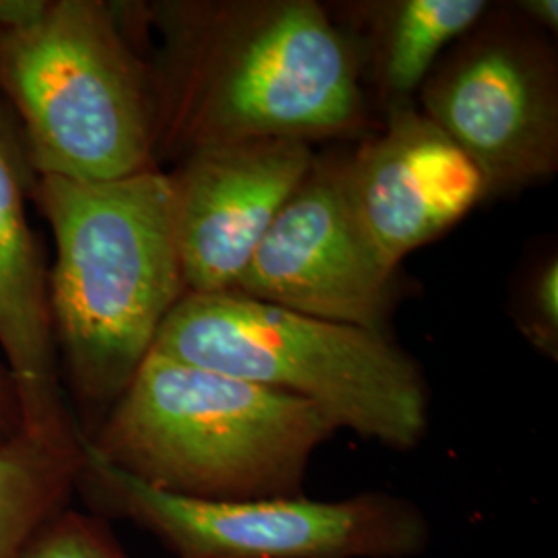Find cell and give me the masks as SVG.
Wrapping results in <instances>:
<instances>
[{"label":"cell","instance_id":"8fae6325","mask_svg":"<svg viewBox=\"0 0 558 558\" xmlns=\"http://www.w3.org/2000/svg\"><path fill=\"white\" fill-rule=\"evenodd\" d=\"M34 182L20 126L0 100V348L17 385L23 430L44 439H80L60 379L48 265L27 214Z\"/></svg>","mask_w":558,"mask_h":558},{"label":"cell","instance_id":"7a4b0ae2","mask_svg":"<svg viewBox=\"0 0 558 558\" xmlns=\"http://www.w3.org/2000/svg\"><path fill=\"white\" fill-rule=\"evenodd\" d=\"M32 203L54 236L48 308L87 439L149 356L184 292L168 172L110 182L41 177Z\"/></svg>","mask_w":558,"mask_h":558},{"label":"cell","instance_id":"ba28073f","mask_svg":"<svg viewBox=\"0 0 558 558\" xmlns=\"http://www.w3.org/2000/svg\"><path fill=\"white\" fill-rule=\"evenodd\" d=\"M393 281L350 214L338 158H315L232 292L387 333Z\"/></svg>","mask_w":558,"mask_h":558},{"label":"cell","instance_id":"52a82bcc","mask_svg":"<svg viewBox=\"0 0 558 558\" xmlns=\"http://www.w3.org/2000/svg\"><path fill=\"white\" fill-rule=\"evenodd\" d=\"M433 120L500 197L558 172V54L548 34L490 9L435 64L418 92Z\"/></svg>","mask_w":558,"mask_h":558},{"label":"cell","instance_id":"2e32d148","mask_svg":"<svg viewBox=\"0 0 558 558\" xmlns=\"http://www.w3.org/2000/svg\"><path fill=\"white\" fill-rule=\"evenodd\" d=\"M23 433V412H21L17 385L11 377L7 364L0 362V447L17 439Z\"/></svg>","mask_w":558,"mask_h":558},{"label":"cell","instance_id":"5bb4252c","mask_svg":"<svg viewBox=\"0 0 558 558\" xmlns=\"http://www.w3.org/2000/svg\"><path fill=\"white\" fill-rule=\"evenodd\" d=\"M519 333L542 356L558 360V257L550 253L532 267L513 304Z\"/></svg>","mask_w":558,"mask_h":558},{"label":"cell","instance_id":"e0dca14e","mask_svg":"<svg viewBox=\"0 0 558 558\" xmlns=\"http://www.w3.org/2000/svg\"><path fill=\"white\" fill-rule=\"evenodd\" d=\"M513 11L519 17L527 21L544 34L557 36L558 32V2L557 0H519L513 2Z\"/></svg>","mask_w":558,"mask_h":558},{"label":"cell","instance_id":"ac0fdd59","mask_svg":"<svg viewBox=\"0 0 558 558\" xmlns=\"http://www.w3.org/2000/svg\"><path fill=\"white\" fill-rule=\"evenodd\" d=\"M174 558H177V557H174Z\"/></svg>","mask_w":558,"mask_h":558},{"label":"cell","instance_id":"30bf717a","mask_svg":"<svg viewBox=\"0 0 558 558\" xmlns=\"http://www.w3.org/2000/svg\"><path fill=\"white\" fill-rule=\"evenodd\" d=\"M315 158L306 141L248 140L199 149L168 172L186 294L234 290Z\"/></svg>","mask_w":558,"mask_h":558},{"label":"cell","instance_id":"7c38bea8","mask_svg":"<svg viewBox=\"0 0 558 558\" xmlns=\"http://www.w3.org/2000/svg\"><path fill=\"white\" fill-rule=\"evenodd\" d=\"M362 80L383 112L414 106L440 57L490 11L486 0H364L341 4Z\"/></svg>","mask_w":558,"mask_h":558},{"label":"cell","instance_id":"9a60e30c","mask_svg":"<svg viewBox=\"0 0 558 558\" xmlns=\"http://www.w3.org/2000/svg\"><path fill=\"white\" fill-rule=\"evenodd\" d=\"M21 558H129L110 525L98 515L64 509Z\"/></svg>","mask_w":558,"mask_h":558},{"label":"cell","instance_id":"4fadbf2b","mask_svg":"<svg viewBox=\"0 0 558 558\" xmlns=\"http://www.w3.org/2000/svg\"><path fill=\"white\" fill-rule=\"evenodd\" d=\"M83 468V437L41 439L25 430L0 447V558H21L69 509Z\"/></svg>","mask_w":558,"mask_h":558},{"label":"cell","instance_id":"9c48e42d","mask_svg":"<svg viewBox=\"0 0 558 558\" xmlns=\"http://www.w3.org/2000/svg\"><path fill=\"white\" fill-rule=\"evenodd\" d=\"M341 189L360 234L393 274L488 199L476 163L418 108L385 112V126L339 160Z\"/></svg>","mask_w":558,"mask_h":558},{"label":"cell","instance_id":"6da1fadb","mask_svg":"<svg viewBox=\"0 0 558 558\" xmlns=\"http://www.w3.org/2000/svg\"><path fill=\"white\" fill-rule=\"evenodd\" d=\"M154 29L156 163L248 140L359 137L371 119L356 44L317 0L119 2Z\"/></svg>","mask_w":558,"mask_h":558},{"label":"cell","instance_id":"8992f818","mask_svg":"<svg viewBox=\"0 0 558 558\" xmlns=\"http://www.w3.org/2000/svg\"><path fill=\"white\" fill-rule=\"evenodd\" d=\"M77 490L94 515L133 521L177 558H412L430 539L418 505L389 493L341 500L184 499L104 463L85 439Z\"/></svg>","mask_w":558,"mask_h":558},{"label":"cell","instance_id":"5b68a950","mask_svg":"<svg viewBox=\"0 0 558 558\" xmlns=\"http://www.w3.org/2000/svg\"><path fill=\"white\" fill-rule=\"evenodd\" d=\"M0 100L36 179L110 182L160 170L147 60L117 2L46 0L0 27Z\"/></svg>","mask_w":558,"mask_h":558},{"label":"cell","instance_id":"277c9868","mask_svg":"<svg viewBox=\"0 0 558 558\" xmlns=\"http://www.w3.org/2000/svg\"><path fill=\"white\" fill-rule=\"evenodd\" d=\"M151 352L304 399L338 430L399 451L416 447L428 426L418 362L387 333L239 292L184 294Z\"/></svg>","mask_w":558,"mask_h":558},{"label":"cell","instance_id":"3957f363","mask_svg":"<svg viewBox=\"0 0 558 558\" xmlns=\"http://www.w3.org/2000/svg\"><path fill=\"white\" fill-rule=\"evenodd\" d=\"M333 433L304 399L149 352L85 445L174 497L290 499Z\"/></svg>","mask_w":558,"mask_h":558}]
</instances>
